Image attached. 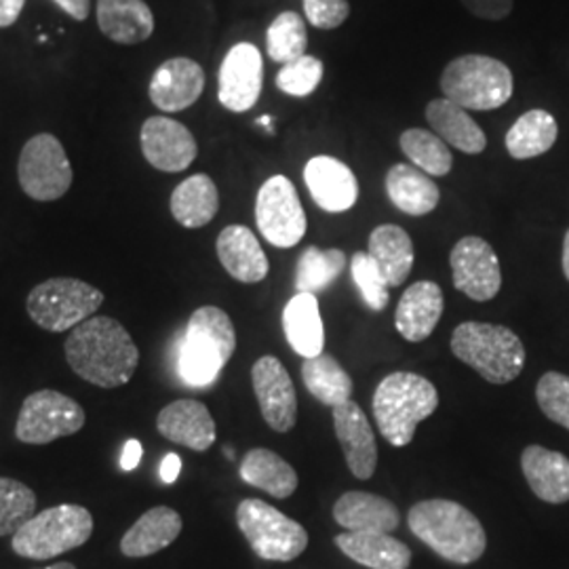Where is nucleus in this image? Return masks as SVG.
Wrapping results in <instances>:
<instances>
[{
	"mask_svg": "<svg viewBox=\"0 0 569 569\" xmlns=\"http://www.w3.org/2000/svg\"><path fill=\"white\" fill-rule=\"evenodd\" d=\"M182 470V460L178 453H167L161 462V481L163 483H176Z\"/></svg>",
	"mask_w": 569,
	"mask_h": 569,
	"instance_id": "09e8293b",
	"label": "nucleus"
},
{
	"mask_svg": "<svg viewBox=\"0 0 569 569\" xmlns=\"http://www.w3.org/2000/svg\"><path fill=\"white\" fill-rule=\"evenodd\" d=\"M239 472L244 483L262 489L279 500L289 498L298 489L296 468L270 449L256 448L247 451Z\"/></svg>",
	"mask_w": 569,
	"mask_h": 569,
	"instance_id": "473e14b6",
	"label": "nucleus"
},
{
	"mask_svg": "<svg viewBox=\"0 0 569 569\" xmlns=\"http://www.w3.org/2000/svg\"><path fill=\"white\" fill-rule=\"evenodd\" d=\"M346 268L342 249H319L308 247L296 266V289L298 293H323Z\"/></svg>",
	"mask_w": 569,
	"mask_h": 569,
	"instance_id": "c9c22d12",
	"label": "nucleus"
},
{
	"mask_svg": "<svg viewBox=\"0 0 569 569\" xmlns=\"http://www.w3.org/2000/svg\"><path fill=\"white\" fill-rule=\"evenodd\" d=\"M350 270H352V281L359 287L367 308H371L376 312L385 310L388 305L387 279L382 277V272L378 270L376 262L369 258V253L357 251L352 256Z\"/></svg>",
	"mask_w": 569,
	"mask_h": 569,
	"instance_id": "79ce46f5",
	"label": "nucleus"
},
{
	"mask_svg": "<svg viewBox=\"0 0 569 569\" xmlns=\"http://www.w3.org/2000/svg\"><path fill=\"white\" fill-rule=\"evenodd\" d=\"M333 542L348 559L363 568L407 569L411 566V550L390 533L346 531L336 536Z\"/></svg>",
	"mask_w": 569,
	"mask_h": 569,
	"instance_id": "5701e85b",
	"label": "nucleus"
},
{
	"mask_svg": "<svg viewBox=\"0 0 569 569\" xmlns=\"http://www.w3.org/2000/svg\"><path fill=\"white\" fill-rule=\"evenodd\" d=\"M305 13L315 28L336 30L348 20L350 4L346 0H305Z\"/></svg>",
	"mask_w": 569,
	"mask_h": 569,
	"instance_id": "37998d69",
	"label": "nucleus"
},
{
	"mask_svg": "<svg viewBox=\"0 0 569 569\" xmlns=\"http://www.w3.org/2000/svg\"><path fill=\"white\" fill-rule=\"evenodd\" d=\"M218 258L226 272L239 283H260L268 277V258L260 241L247 226H226L216 243Z\"/></svg>",
	"mask_w": 569,
	"mask_h": 569,
	"instance_id": "4be33fe9",
	"label": "nucleus"
},
{
	"mask_svg": "<svg viewBox=\"0 0 569 569\" xmlns=\"http://www.w3.org/2000/svg\"><path fill=\"white\" fill-rule=\"evenodd\" d=\"M63 13H68L72 20L84 21L91 11V0H53Z\"/></svg>",
	"mask_w": 569,
	"mask_h": 569,
	"instance_id": "49530a36",
	"label": "nucleus"
},
{
	"mask_svg": "<svg viewBox=\"0 0 569 569\" xmlns=\"http://www.w3.org/2000/svg\"><path fill=\"white\" fill-rule=\"evenodd\" d=\"M367 253L387 279L388 287L406 283L413 268V243L401 226H378L369 234Z\"/></svg>",
	"mask_w": 569,
	"mask_h": 569,
	"instance_id": "7c9ffc66",
	"label": "nucleus"
},
{
	"mask_svg": "<svg viewBox=\"0 0 569 569\" xmlns=\"http://www.w3.org/2000/svg\"><path fill=\"white\" fill-rule=\"evenodd\" d=\"M37 510V493L21 481L0 477V538L20 531Z\"/></svg>",
	"mask_w": 569,
	"mask_h": 569,
	"instance_id": "58836bf2",
	"label": "nucleus"
},
{
	"mask_svg": "<svg viewBox=\"0 0 569 569\" xmlns=\"http://www.w3.org/2000/svg\"><path fill=\"white\" fill-rule=\"evenodd\" d=\"M559 127L547 110H529L519 117L507 133V150L517 161H528L549 152L557 142Z\"/></svg>",
	"mask_w": 569,
	"mask_h": 569,
	"instance_id": "72a5a7b5",
	"label": "nucleus"
},
{
	"mask_svg": "<svg viewBox=\"0 0 569 569\" xmlns=\"http://www.w3.org/2000/svg\"><path fill=\"white\" fill-rule=\"evenodd\" d=\"M387 194L392 204L407 216L422 218L441 201L439 186L425 171L411 164L397 163L387 173Z\"/></svg>",
	"mask_w": 569,
	"mask_h": 569,
	"instance_id": "c85d7f7f",
	"label": "nucleus"
},
{
	"mask_svg": "<svg viewBox=\"0 0 569 569\" xmlns=\"http://www.w3.org/2000/svg\"><path fill=\"white\" fill-rule=\"evenodd\" d=\"M258 124H264V127H268V131H270V129H272V127H270V124H272V119H270V117H262V119L258 121Z\"/></svg>",
	"mask_w": 569,
	"mask_h": 569,
	"instance_id": "603ef678",
	"label": "nucleus"
},
{
	"mask_svg": "<svg viewBox=\"0 0 569 569\" xmlns=\"http://www.w3.org/2000/svg\"><path fill=\"white\" fill-rule=\"evenodd\" d=\"M407 523L418 540L458 566L479 561L488 549V536L481 521L451 500L435 498L413 505L407 515Z\"/></svg>",
	"mask_w": 569,
	"mask_h": 569,
	"instance_id": "f03ea898",
	"label": "nucleus"
},
{
	"mask_svg": "<svg viewBox=\"0 0 569 569\" xmlns=\"http://www.w3.org/2000/svg\"><path fill=\"white\" fill-rule=\"evenodd\" d=\"M251 382L266 425L277 432H289L298 420V395L283 363L266 355L251 369Z\"/></svg>",
	"mask_w": 569,
	"mask_h": 569,
	"instance_id": "2eb2a0df",
	"label": "nucleus"
},
{
	"mask_svg": "<svg viewBox=\"0 0 569 569\" xmlns=\"http://www.w3.org/2000/svg\"><path fill=\"white\" fill-rule=\"evenodd\" d=\"M42 569H77V566H72V563H66V561H61V563H56V566H49V568Z\"/></svg>",
	"mask_w": 569,
	"mask_h": 569,
	"instance_id": "3c124183",
	"label": "nucleus"
},
{
	"mask_svg": "<svg viewBox=\"0 0 569 569\" xmlns=\"http://www.w3.org/2000/svg\"><path fill=\"white\" fill-rule=\"evenodd\" d=\"M264 61L262 53L251 42H239L226 53L220 68L218 98L230 112L251 110L262 93Z\"/></svg>",
	"mask_w": 569,
	"mask_h": 569,
	"instance_id": "4468645a",
	"label": "nucleus"
},
{
	"mask_svg": "<svg viewBox=\"0 0 569 569\" xmlns=\"http://www.w3.org/2000/svg\"><path fill=\"white\" fill-rule=\"evenodd\" d=\"M84 409L72 397L42 388L26 397L16 422V437L26 446H47L84 427Z\"/></svg>",
	"mask_w": 569,
	"mask_h": 569,
	"instance_id": "9d476101",
	"label": "nucleus"
},
{
	"mask_svg": "<svg viewBox=\"0 0 569 569\" xmlns=\"http://www.w3.org/2000/svg\"><path fill=\"white\" fill-rule=\"evenodd\" d=\"M21 190L39 203L61 199L72 186V167L60 140L51 133L30 138L20 154Z\"/></svg>",
	"mask_w": 569,
	"mask_h": 569,
	"instance_id": "9b49d317",
	"label": "nucleus"
},
{
	"mask_svg": "<svg viewBox=\"0 0 569 569\" xmlns=\"http://www.w3.org/2000/svg\"><path fill=\"white\" fill-rule=\"evenodd\" d=\"M536 401L549 420L569 430V376L545 373L536 387Z\"/></svg>",
	"mask_w": 569,
	"mask_h": 569,
	"instance_id": "a19ab883",
	"label": "nucleus"
},
{
	"mask_svg": "<svg viewBox=\"0 0 569 569\" xmlns=\"http://www.w3.org/2000/svg\"><path fill=\"white\" fill-rule=\"evenodd\" d=\"M182 517L169 507L146 510L142 517L122 536L121 552L129 559L150 557L171 547L182 533Z\"/></svg>",
	"mask_w": 569,
	"mask_h": 569,
	"instance_id": "b1692460",
	"label": "nucleus"
},
{
	"mask_svg": "<svg viewBox=\"0 0 569 569\" xmlns=\"http://www.w3.org/2000/svg\"><path fill=\"white\" fill-rule=\"evenodd\" d=\"M26 0H0V28H9L20 20Z\"/></svg>",
	"mask_w": 569,
	"mask_h": 569,
	"instance_id": "de8ad7c7",
	"label": "nucleus"
},
{
	"mask_svg": "<svg viewBox=\"0 0 569 569\" xmlns=\"http://www.w3.org/2000/svg\"><path fill=\"white\" fill-rule=\"evenodd\" d=\"M323 81V61L315 56H302L284 63L277 74V87L291 98L310 96Z\"/></svg>",
	"mask_w": 569,
	"mask_h": 569,
	"instance_id": "ea45409f",
	"label": "nucleus"
},
{
	"mask_svg": "<svg viewBox=\"0 0 569 569\" xmlns=\"http://www.w3.org/2000/svg\"><path fill=\"white\" fill-rule=\"evenodd\" d=\"M203 89V68L194 60L173 58L154 70L148 96L163 112H182L197 103Z\"/></svg>",
	"mask_w": 569,
	"mask_h": 569,
	"instance_id": "a211bd4d",
	"label": "nucleus"
},
{
	"mask_svg": "<svg viewBox=\"0 0 569 569\" xmlns=\"http://www.w3.org/2000/svg\"><path fill=\"white\" fill-rule=\"evenodd\" d=\"M102 305L103 293L98 287L81 279L60 277L37 284L28 293L26 310L32 323L44 331L61 333L91 319Z\"/></svg>",
	"mask_w": 569,
	"mask_h": 569,
	"instance_id": "6e6552de",
	"label": "nucleus"
},
{
	"mask_svg": "<svg viewBox=\"0 0 569 569\" xmlns=\"http://www.w3.org/2000/svg\"><path fill=\"white\" fill-rule=\"evenodd\" d=\"M427 121L443 142L465 154H481L488 146L483 129L468 114V110L449 102L448 98L428 103Z\"/></svg>",
	"mask_w": 569,
	"mask_h": 569,
	"instance_id": "c756f323",
	"label": "nucleus"
},
{
	"mask_svg": "<svg viewBox=\"0 0 569 569\" xmlns=\"http://www.w3.org/2000/svg\"><path fill=\"white\" fill-rule=\"evenodd\" d=\"M305 182L312 201L329 213H342L359 199V182L348 164L333 157H315L305 167Z\"/></svg>",
	"mask_w": 569,
	"mask_h": 569,
	"instance_id": "6ab92c4d",
	"label": "nucleus"
},
{
	"mask_svg": "<svg viewBox=\"0 0 569 569\" xmlns=\"http://www.w3.org/2000/svg\"><path fill=\"white\" fill-rule=\"evenodd\" d=\"M371 403L382 437L395 448H406L418 425L437 411L439 392L425 376L395 371L378 385Z\"/></svg>",
	"mask_w": 569,
	"mask_h": 569,
	"instance_id": "7ed1b4c3",
	"label": "nucleus"
},
{
	"mask_svg": "<svg viewBox=\"0 0 569 569\" xmlns=\"http://www.w3.org/2000/svg\"><path fill=\"white\" fill-rule=\"evenodd\" d=\"M333 519L346 531H376L390 533L399 528L397 507L376 493L367 491H346L333 507Z\"/></svg>",
	"mask_w": 569,
	"mask_h": 569,
	"instance_id": "393cba45",
	"label": "nucleus"
},
{
	"mask_svg": "<svg viewBox=\"0 0 569 569\" xmlns=\"http://www.w3.org/2000/svg\"><path fill=\"white\" fill-rule=\"evenodd\" d=\"M63 352L72 371L93 387H122L140 366V350L131 333L112 317H91L74 327Z\"/></svg>",
	"mask_w": 569,
	"mask_h": 569,
	"instance_id": "f257e3e1",
	"label": "nucleus"
},
{
	"mask_svg": "<svg viewBox=\"0 0 569 569\" xmlns=\"http://www.w3.org/2000/svg\"><path fill=\"white\" fill-rule=\"evenodd\" d=\"M98 26L110 41L138 44L152 37L154 16L143 0H98Z\"/></svg>",
	"mask_w": 569,
	"mask_h": 569,
	"instance_id": "cd10ccee",
	"label": "nucleus"
},
{
	"mask_svg": "<svg viewBox=\"0 0 569 569\" xmlns=\"http://www.w3.org/2000/svg\"><path fill=\"white\" fill-rule=\"evenodd\" d=\"M451 352L489 385H509L526 367V346L505 326L467 321L451 333Z\"/></svg>",
	"mask_w": 569,
	"mask_h": 569,
	"instance_id": "39448f33",
	"label": "nucleus"
},
{
	"mask_svg": "<svg viewBox=\"0 0 569 569\" xmlns=\"http://www.w3.org/2000/svg\"><path fill=\"white\" fill-rule=\"evenodd\" d=\"M453 287L475 302H489L502 287L500 260L481 237H465L453 244L451 256Z\"/></svg>",
	"mask_w": 569,
	"mask_h": 569,
	"instance_id": "ddd939ff",
	"label": "nucleus"
},
{
	"mask_svg": "<svg viewBox=\"0 0 569 569\" xmlns=\"http://www.w3.org/2000/svg\"><path fill=\"white\" fill-rule=\"evenodd\" d=\"M521 468L531 491L549 502H569V458L542 446H529L521 453Z\"/></svg>",
	"mask_w": 569,
	"mask_h": 569,
	"instance_id": "a878e982",
	"label": "nucleus"
},
{
	"mask_svg": "<svg viewBox=\"0 0 569 569\" xmlns=\"http://www.w3.org/2000/svg\"><path fill=\"white\" fill-rule=\"evenodd\" d=\"M333 428L350 472L367 481L378 467V446L366 411L355 401L333 407Z\"/></svg>",
	"mask_w": 569,
	"mask_h": 569,
	"instance_id": "f3484780",
	"label": "nucleus"
},
{
	"mask_svg": "<svg viewBox=\"0 0 569 569\" xmlns=\"http://www.w3.org/2000/svg\"><path fill=\"white\" fill-rule=\"evenodd\" d=\"M441 91L465 110H496L512 98V72L505 61L468 53L446 66Z\"/></svg>",
	"mask_w": 569,
	"mask_h": 569,
	"instance_id": "423d86ee",
	"label": "nucleus"
},
{
	"mask_svg": "<svg viewBox=\"0 0 569 569\" xmlns=\"http://www.w3.org/2000/svg\"><path fill=\"white\" fill-rule=\"evenodd\" d=\"M462 4L475 18L500 21L509 18L515 0H462Z\"/></svg>",
	"mask_w": 569,
	"mask_h": 569,
	"instance_id": "c03bdc74",
	"label": "nucleus"
},
{
	"mask_svg": "<svg viewBox=\"0 0 569 569\" xmlns=\"http://www.w3.org/2000/svg\"><path fill=\"white\" fill-rule=\"evenodd\" d=\"M142 443H140L138 439H129V441L124 443V448H122V470H124V472H131V470H136V468H138V465H140V460H142Z\"/></svg>",
	"mask_w": 569,
	"mask_h": 569,
	"instance_id": "a18cd8bd",
	"label": "nucleus"
},
{
	"mask_svg": "<svg viewBox=\"0 0 569 569\" xmlns=\"http://www.w3.org/2000/svg\"><path fill=\"white\" fill-rule=\"evenodd\" d=\"M237 350L234 323L222 308L201 306L192 312L182 348H180V376L194 388L211 387L230 357Z\"/></svg>",
	"mask_w": 569,
	"mask_h": 569,
	"instance_id": "20e7f679",
	"label": "nucleus"
},
{
	"mask_svg": "<svg viewBox=\"0 0 569 569\" xmlns=\"http://www.w3.org/2000/svg\"><path fill=\"white\" fill-rule=\"evenodd\" d=\"M237 523L251 550L264 561L289 563L308 547V531L298 521L258 498L239 505Z\"/></svg>",
	"mask_w": 569,
	"mask_h": 569,
	"instance_id": "1a4fd4ad",
	"label": "nucleus"
},
{
	"mask_svg": "<svg viewBox=\"0 0 569 569\" xmlns=\"http://www.w3.org/2000/svg\"><path fill=\"white\" fill-rule=\"evenodd\" d=\"M157 430L167 441L192 451H207L218 437L211 411L194 399H180L163 407L157 418Z\"/></svg>",
	"mask_w": 569,
	"mask_h": 569,
	"instance_id": "aec40b11",
	"label": "nucleus"
},
{
	"mask_svg": "<svg viewBox=\"0 0 569 569\" xmlns=\"http://www.w3.org/2000/svg\"><path fill=\"white\" fill-rule=\"evenodd\" d=\"M306 47H308L306 21L296 11H284L268 26L266 49L270 60L284 66L289 61H296L306 56Z\"/></svg>",
	"mask_w": 569,
	"mask_h": 569,
	"instance_id": "4c0bfd02",
	"label": "nucleus"
},
{
	"mask_svg": "<svg viewBox=\"0 0 569 569\" xmlns=\"http://www.w3.org/2000/svg\"><path fill=\"white\" fill-rule=\"evenodd\" d=\"M169 207L178 224L183 228H203L220 211L218 186L204 173L190 176L173 190Z\"/></svg>",
	"mask_w": 569,
	"mask_h": 569,
	"instance_id": "2f4dec72",
	"label": "nucleus"
},
{
	"mask_svg": "<svg viewBox=\"0 0 569 569\" xmlns=\"http://www.w3.org/2000/svg\"><path fill=\"white\" fill-rule=\"evenodd\" d=\"M443 315V291L432 281L409 284L401 296L395 326L407 342H422L430 338Z\"/></svg>",
	"mask_w": 569,
	"mask_h": 569,
	"instance_id": "412c9836",
	"label": "nucleus"
},
{
	"mask_svg": "<svg viewBox=\"0 0 569 569\" xmlns=\"http://www.w3.org/2000/svg\"><path fill=\"white\" fill-rule=\"evenodd\" d=\"M93 533V515L79 505H60L34 515L13 533L11 549L23 559L47 561L79 549Z\"/></svg>",
	"mask_w": 569,
	"mask_h": 569,
	"instance_id": "0eeeda50",
	"label": "nucleus"
},
{
	"mask_svg": "<svg viewBox=\"0 0 569 569\" xmlns=\"http://www.w3.org/2000/svg\"><path fill=\"white\" fill-rule=\"evenodd\" d=\"M399 143L407 159L427 176L443 178L453 167V157L448 143L427 129H407L401 133Z\"/></svg>",
	"mask_w": 569,
	"mask_h": 569,
	"instance_id": "e433bc0d",
	"label": "nucleus"
},
{
	"mask_svg": "<svg viewBox=\"0 0 569 569\" xmlns=\"http://www.w3.org/2000/svg\"><path fill=\"white\" fill-rule=\"evenodd\" d=\"M284 338L289 346L305 359L323 355L326 348V326L317 296L296 293L283 310Z\"/></svg>",
	"mask_w": 569,
	"mask_h": 569,
	"instance_id": "bb28decb",
	"label": "nucleus"
},
{
	"mask_svg": "<svg viewBox=\"0 0 569 569\" xmlns=\"http://www.w3.org/2000/svg\"><path fill=\"white\" fill-rule=\"evenodd\" d=\"M256 222L266 241L274 247L289 249L305 239V207L291 180L272 176L262 183L256 199Z\"/></svg>",
	"mask_w": 569,
	"mask_h": 569,
	"instance_id": "f8f14e48",
	"label": "nucleus"
},
{
	"mask_svg": "<svg viewBox=\"0 0 569 569\" xmlns=\"http://www.w3.org/2000/svg\"><path fill=\"white\" fill-rule=\"evenodd\" d=\"M563 274H566V279L569 281V230L568 234H566V239H563Z\"/></svg>",
	"mask_w": 569,
	"mask_h": 569,
	"instance_id": "8fccbe9b",
	"label": "nucleus"
},
{
	"mask_svg": "<svg viewBox=\"0 0 569 569\" xmlns=\"http://www.w3.org/2000/svg\"><path fill=\"white\" fill-rule=\"evenodd\" d=\"M143 159L159 171L180 173L194 163L199 146L182 122L169 117H150L140 133Z\"/></svg>",
	"mask_w": 569,
	"mask_h": 569,
	"instance_id": "dca6fc26",
	"label": "nucleus"
},
{
	"mask_svg": "<svg viewBox=\"0 0 569 569\" xmlns=\"http://www.w3.org/2000/svg\"><path fill=\"white\" fill-rule=\"evenodd\" d=\"M302 380L308 392L329 407H338L350 401V395L355 390L352 378L345 371L333 357L319 355L312 359H305L302 363Z\"/></svg>",
	"mask_w": 569,
	"mask_h": 569,
	"instance_id": "f704fd0d",
	"label": "nucleus"
}]
</instances>
